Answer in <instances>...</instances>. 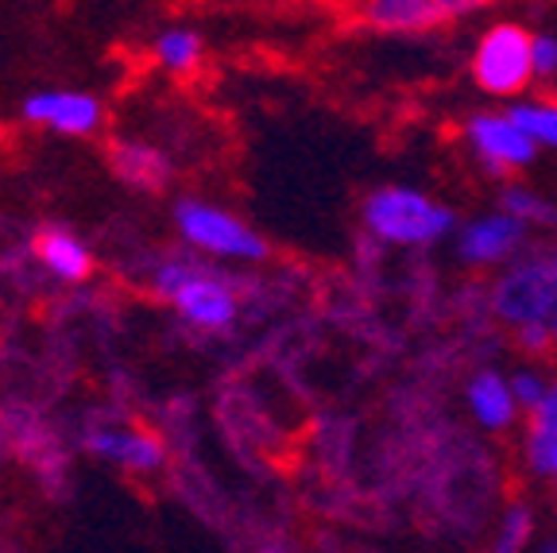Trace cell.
<instances>
[{
    "label": "cell",
    "instance_id": "1",
    "mask_svg": "<svg viewBox=\"0 0 557 553\" xmlns=\"http://www.w3.org/2000/svg\"><path fill=\"white\" fill-rule=\"evenodd\" d=\"M364 221L380 241L426 248L453 233V209L407 186H383L364 201Z\"/></svg>",
    "mask_w": 557,
    "mask_h": 553
},
{
    "label": "cell",
    "instance_id": "2",
    "mask_svg": "<svg viewBox=\"0 0 557 553\" xmlns=\"http://www.w3.org/2000/svg\"><path fill=\"white\" fill-rule=\"evenodd\" d=\"M151 283L174 310L198 329H225L236 318V291L221 275L194 260H166L151 271Z\"/></svg>",
    "mask_w": 557,
    "mask_h": 553
},
{
    "label": "cell",
    "instance_id": "3",
    "mask_svg": "<svg viewBox=\"0 0 557 553\" xmlns=\"http://www.w3.org/2000/svg\"><path fill=\"white\" fill-rule=\"evenodd\" d=\"M174 225H178V233H183V241L190 248L206 251V256H218V260L256 263L268 256L263 236L252 225L236 221L228 209L213 206V201L183 198L174 206Z\"/></svg>",
    "mask_w": 557,
    "mask_h": 553
},
{
    "label": "cell",
    "instance_id": "4",
    "mask_svg": "<svg viewBox=\"0 0 557 553\" xmlns=\"http://www.w3.org/2000/svg\"><path fill=\"white\" fill-rule=\"evenodd\" d=\"M472 74L487 94H519L534 78V35L519 24H496L476 44Z\"/></svg>",
    "mask_w": 557,
    "mask_h": 553
},
{
    "label": "cell",
    "instance_id": "5",
    "mask_svg": "<svg viewBox=\"0 0 557 553\" xmlns=\"http://www.w3.org/2000/svg\"><path fill=\"white\" fill-rule=\"evenodd\" d=\"M496 314L511 325H546L557 314V260H527L499 279Z\"/></svg>",
    "mask_w": 557,
    "mask_h": 553
},
{
    "label": "cell",
    "instance_id": "6",
    "mask_svg": "<svg viewBox=\"0 0 557 553\" xmlns=\"http://www.w3.org/2000/svg\"><path fill=\"white\" fill-rule=\"evenodd\" d=\"M469 144L484 167L492 171H519V167H531L539 156V144H534L519 124L507 113H480L469 121Z\"/></svg>",
    "mask_w": 557,
    "mask_h": 553
},
{
    "label": "cell",
    "instance_id": "7",
    "mask_svg": "<svg viewBox=\"0 0 557 553\" xmlns=\"http://www.w3.org/2000/svg\"><path fill=\"white\" fill-rule=\"evenodd\" d=\"M24 121L62 132V136H89L101 124V101L78 89H39L24 97Z\"/></svg>",
    "mask_w": 557,
    "mask_h": 553
},
{
    "label": "cell",
    "instance_id": "8",
    "mask_svg": "<svg viewBox=\"0 0 557 553\" xmlns=\"http://www.w3.org/2000/svg\"><path fill=\"white\" fill-rule=\"evenodd\" d=\"M522 236H527V225H522V221H515V217H507V213H487L461 229L457 251H461L465 263L487 268V263L511 260L515 251H519Z\"/></svg>",
    "mask_w": 557,
    "mask_h": 553
},
{
    "label": "cell",
    "instance_id": "9",
    "mask_svg": "<svg viewBox=\"0 0 557 553\" xmlns=\"http://www.w3.org/2000/svg\"><path fill=\"white\" fill-rule=\"evenodd\" d=\"M472 9L476 4H461V0H380V4H368L364 16L375 27H434Z\"/></svg>",
    "mask_w": 557,
    "mask_h": 553
},
{
    "label": "cell",
    "instance_id": "10",
    "mask_svg": "<svg viewBox=\"0 0 557 553\" xmlns=\"http://www.w3.org/2000/svg\"><path fill=\"white\" fill-rule=\"evenodd\" d=\"M35 256L44 260V268L51 275L66 279V283H82L94 271V256L70 229H44L35 236Z\"/></svg>",
    "mask_w": 557,
    "mask_h": 553
},
{
    "label": "cell",
    "instance_id": "11",
    "mask_svg": "<svg viewBox=\"0 0 557 553\" xmlns=\"http://www.w3.org/2000/svg\"><path fill=\"white\" fill-rule=\"evenodd\" d=\"M469 410L484 430H507L519 415L511 380L499 372H480L469 383Z\"/></svg>",
    "mask_w": 557,
    "mask_h": 553
},
{
    "label": "cell",
    "instance_id": "12",
    "mask_svg": "<svg viewBox=\"0 0 557 553\" xmlns=\"http://www.w3.org/2000/svg\"><path fill=\"white\" fill-rule=\"evenodd\" d=\"M89 445H94L101 457L121 460V465H128V468H156L159 457H163L159 441L144 438V433H132V430L94 433V438H89Z\"/></svg>",
    "mask_w": 557,
    "mask_h": 553
},
{
    "label": "cell",
    "instance_id": "13",
    "mask_svg": "<svg viewBox=\"0 0 557 553\" xmlns=\"http://www.w3.org/2000/svg\"><path fill=\"white\" fill-rule=\"evenodd\" d=\"M198 59H201V39L190 32V27H171V32H163L156 39V62L166 70H174V74L194 70Z\"/></svg>",
    "mask_w": 557,
    "mask_h": 553
},
{
    "label": "cell",
    "instance_id": "14",
    "mask_svg": "<svg viewBox=\"0 0 557 553\" xmlns=\"http://www.w3.org/2000/svg\"><path fill=\"white\" fill-rule=\"evenodd\" d=\"M116 171L136 186H159L166 179V163L159 159V151L139 144H116Z\"/></svg>",
    "mask_w": 557,
    "mask_h": 553
},
{
    "label": "cell",
    "instance_id": "15",
    "mask_svg": "<svg viewBox=\"0 0 557 553\" xmlns=\"http://www.w3.org/2000/svg\"><path fill=\"white\" fill-rule=\"evenodd\" d=\"M515 124H519L534 144H546V147H557V105L549 101H522L515 105L511 113Z\"/></svg>",
    "mask_w": 557,
    "mask_h": 553
},
{
    "label": "cell",
    "instance_id": "16",
    "mask_svg": "<svg viewBox=\"0 0 557 553\" xmlns=\"http://www.w3.org/2000/svg\"><path fill=\"white\" fill-rule=\"evenodd\" d=\"M531 534H534L531 507L515 503V507H507L504 519H499V530H496V538H492V550H487V553H527Z\"/></svg>",
    "mask_w": 557,
    "mask_h": 553
},
{
    "label": "cell",
    "instance_id": "17",
    "mask_svg": "<svg viewBox=\"0 0 557 553\" xmlns=\"http://www.w3.org/2000/svg\"><path fill=\"white\" fill-rule=\"evenodd\" d=\"M549 388H554V383H549L542 372H534V368H522V372H515V376H511L515 403H519L522 410H531V415L542 407V403H546Z\"/></svg>",
    "mask_w": 557,
    "mask_h": 553
},
{
    "label": "cell",
    "instance_id": "18",
    "mask_svg": "<svg viewBox=\"0 0 557 553\" xmlns=\"http://www.w3.org/2000/svg\"><path fill=\"white\" fill-rule=\"evenodd\" d=\"M504 213L515 217V221H549V206L542 198H534L531 191H519V186H511V191H504Z\"/></svg>",
    "mask_w": 557,
    "mask_h": 553
},
{
    "label": "cell",
    "instance_id": "19",
    "mask_svg": "<svg viewBox=\"0 0 557 553\" xmlns=\"http://www.w3.org/2000/svg\"><path fill=\"white\" fill-rule=\"evenodd\" d=\"M527 460L539 476L557 480V438H527Z\"/></svg>",
    "mask_w": 557,
    "mask_h": 553
},
{
    "label": "cell",
    "instance_id": "20",
    "mask_svg": "<svg viewBox=\"0 0 557 553\" xmlns=\"http://www.w3.org/2000/svg\"><path fill=\"white\" fill-rule=\"evenodd\" d=\"M531 418H534V426H531L534 438H557V380H554V388H549L546 403H542Z\"/></svg>",
    "mask_w": 557,
    "mask_h": 553
},
{
    "label": "cell",
    "instance_id": "21",
    "mask_svg": "<svg viewBox=\"0 0 557 553\" xmlns=\"http://www.w3.org/2000/svg\"><path fill=\"white\" fill-rule=\"evenodd\" d=\"M557 70V39L554 35H534V78H549Z\"/></svg>",
    "mask_w": 557,
    "mask_h": 553
},
{
    "label": "cell",
    "instance_id": "22",
    "mask_svg": "<svg viewBox=\"0 0 557 553\" xmlns=\"http://www.w3.org/2000/svg\"><path fill=\"white\" fill-rule=\"evenodd\" d=\"M519 341H522V348H531V353H546V348L554 345V337H549V325H522Z\"/></svg>",
    "mask_w": 557,
    "mask_h": 553
},
{
    "label": "cell",
    "instance_id": "23",
    "mask_svg": "<svg viewBox=\"0 0 557 553\" xmlns=\"http://www.w3.org/2000/svg\"><path fill=\"white\" fill-rule=\"evenodd\" d=\"M546 325H549V337H554V345H557V314H554V318L546 321Z\"/></svg>",
    "mask_w": 557,
    "mask_h": 553
},
{
    "label": "cell",
    "instance_id": "24",
    "mask_svg": "<svg viewBox=\"0 0 557 553\" xmlns=\"http://www.w3.org/2000/svg\"><path fill=\"white\" fill-rule=\"evenodd\" d=\"M539 553H557V542H542Z\"/></svg>",
    "mask_w": 557,
    "mask_h": 553
}]
</instances>
